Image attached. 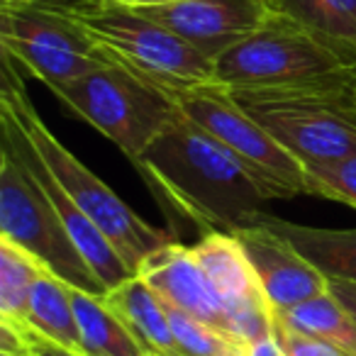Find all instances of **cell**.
I'll list each match as a JSON object with an SVG mask.
<instances>
[{
    "instance_id": "277c9868",
    "label": "cell",
    "mask_w": 356,
    "mask_h": 356,
    "mask_svg": "<svg viewBox=\"0 0 356 356\" xmlns=\"http://www.w3.org/2000/svg\"><path fill=\"white\" fill-rule=\"evenodd\" d=\"M118 64L166 90L210 86L215 61L159 22L113 0H54Z\"/></svg>"
},
{
    "instance_id": "5b68a950",
    "label": "cell",
    "mask_w": 356,
    "mask_h": 356,
    "mask_svg": "<svg viewBox=\"0 0 356 356\" xmlns=\"http://www.w3.org/2000/svg\"><path fill=\"white\" fill-rule=\"evenodd\" d=\"M49 90L76 118L105 134L132 163L178 118V108L166 88L124 69L115 59Z\"/></svg>"
},
{
    "instance_id": "5bb4252c",
    "label": "cell",
    "mask_w": 356,
    "mask_h": 356,
    "mask_svg": "<svg viewBox=\"0 0 356 356\" xmlns=\"http://www.w3.org/2000/svg\"><path fill=\"white\" fill-rule=\"evenodd\" d=\"M257 225L283 237L302 259L312 264L325 278L356 283V229H317L261 215Z\"/></svg>"
},
{
    "instance_id": "44dd1931",
    "label": "cell",
    "mask_w": 356,
    "mask_h": 356,
    "mask_svg": "<svg viewBox=\"0 0 356 356\" xmlns=\"http://www.w3.org/2000/svg\"><path fill=\"white\" fill-rule=\"evenodd\" d=\"M163 307L181 356H249V344L239 337L195 320L168 302Z\"/></svg>"
},
{
    "instance_id": "e0dca14e",
    "label": "cell",
    "mask_w": 356,
    "mask_h": 356,
    "mask_svg": "<svg viewBox=\"0 0 356 356\" xmlns=\"http://www.w3.org/2000/svg\"><path fill=\"white\" fill-rule=\"evenodd\" d=\"M276 6L356 66V0H276Z\"/></svg>"
},
{
    "instance_id": "8fae6325",
    "label": "cell",
    "mask_w": 356,
    "mask_h": 356,
    "mask_svg": "<svg viewBox=\"0 0 356 356\" xmlns=\"http://www.w3.org/2000/svg\"><path fill=\"white\" fill-rule=\"evenodd\" d=\"M0 139H3V147H8L22 163H25V168L32 173V178H35L37 184L42 186V191L49 195L51 205L56 208L59 218L64 220L66 229H69V234L74 237L79 252L83 254V259L88 261V266L93 268L95 276L103 281L108 293L113 291V288L122 286L124 281H129L134 273L124 266V261L120 259V254L115 252L110 239L95 227L93 220H90L88 215L71 200V195L61 188L59 181L51 176L49 168H47L44 161L40 159L37 149L32 147L25 129H22L20 124L15 122V118H13L10 113H6V110H0Z\"/></svg>"
},
{
    "instance_id": "cb8c5ba5",
    "label": "cell",
    "mask_w": 356,
    "mask_h": 356,
    "mask_svg": "<svg viewBox=\"0 0 356 356\" xmlns=\"http://www.w3.org/2000/svg\"><path fill=\"white\" fill-rule=\"evenodd\" d=\"M327 291L334 296V300L356 320V283L339 281V278H327Z\"/></svg>"
},
{
    "instance_id": "7402d4cb",
    "label": "cell",
    "mask_w": 356,
    "mask_h": 356,
    "mask_svg": "<svg viewBox=\"0 0 356 356\" xmlns=\"http://www.w3.org/2000/svg\"><path fill=\"white\" fill-rule=\"evenodd\" d=\"M302 168L307 195L344 203L356 210V154L332 161H307Z\"/></svg>"
},
{
    "instance_id": "484cf974",
    "label": "cell",
    "mask_w": 356,
    "mask_h": 356,
    "mask_svg": "<svg viewBox=\"0 0 356 356\" xmlns=\"http://www.w3.org/2000/svg\"><path fill=\"white\" fill-rule=\"evenodd\" d=\"M249 356H286V354H283V349L278 346V341L273 339V337H268V339L249 344Z\"/></svg>"
},
{
    "instance_id": "3957f363",
    "label": "cell",
    "mask_w": 356,
    "mask_h": 356,
    "mask_svg": "<svg viewBox=\"0 0 356 356\" xmlns=\"http://www.w3.org/2000/svg\"><path fill=\"white\" fill-rule=\"evenodd\" d=\"M227 95L300 163L356 154V76Z\"/></svg>"
},
{
    "instance_id": "2e32d148",
    "label": "cell",
    "mask_w": 356,
    "mask_h": 356,
    "mask_svg": "<svg viewBox=\"0 0 356 356\" xmlns=\"http://www.w3.org/2000/svg\"><path fill=\"white\" fill-rule=\"evenodd\" d=\"M27 327L74 354H83L71 288L56 276H51L49 271L42 273L32 286L30 305H27Z\"/></svg>"
},
{
    "instance_id": "7a4b0ae2",
    "label": "cell",
    "mask_w": 356,
    "mask_h": 356,
    "mask_svg": "<svg viewBox=\"0 0 356 356\" xmlns=\"http://www.w3.org/2000/svg\"><path fill=\"white\" fill-rule=\"evenodd\" d=\"M0 110H6L15 118V122L25 129L32 147L37 149L44 166L51 176L59 181V186L71 195L76 205L95 222V227L110 239L115 252L124 261V266L137 276L139 268L149 261L156 252L176 242L173 232L149 225L132 208L118 198V193L95 176L90 168H86L54 134L49 132L44 122L37 115L25 83L17 76V66L3 56V90H0Z\"/></svg>"
},
{
    "instance_id": "6da1fadb",
    "label": "cell",
    "mask_w": 356,
    "mask_h": 356,
    "mask_svg": "<svg viewBox=\"0 0 356 356\" xmlns=\"http://www.w3.org/2000/svg\"><path fill=\"white\" fill-rule=\"evenodd\" d=\"M163 215L205 234L254 227L266 215V193L229 149L178 118L134 161Z\"/></svg>"
},
{
    "instance_id": "d6986e66",
    "label": "cell",
    "mask_w": 356,
    "mask_h": 356,
    "mask_svg": "<svg viewBox=\"0 0 356 356\" xmlns=\"http://www.w3.org/2000/svg\"><path fill=\"white\" fill-rule=\"evenodd\" d=\"M283 325L305 334L320 337L356 356V320L334 300L330 291L286 312H273Z\"/></svg>"
},
{
    "instance_id": "7c38bea8",
    "label": "cell",
    "mask_w": 356,
    "mask_h": 356,
    "mask_svg": "<svg viewBox=\"0 0 356 356\" xmlns=\"http://www.w3.org/2000/svg\"><path fill=\"white\" fill-rule=\"evenodd\" d=\"M273 312H286L327 293V278L276 232L254 225L234 232Z\"/></svg>"
},
{
    "instance_id": "ffe728a7",
    "label": "cell",
    "mask_w": 356,
    "mask_h": 356,
    "mask_svg": "<svg viewBox=\"0 0 356 356\" xmlns=\"http://www.w3.org/2000/svg\"><path fill=\"white\" fill-rule=\"evenodd\" d=\"M47 268L8 239H0V320L27 327V305L37 278Z\"/></svg>"
},
{
    "instance_id": "ac0fdd59",
    "label": "cell",
    "mask_w": 356,
    "mask_h": 356,
    "mask_svg": "<svg viewBox=\"0 0 356 356\" xmlns=\"http://www.w3.org/2000/svg\"><path fill=\"white\" fill-rule=\"evenodd\" d=\"M83 356H149L129 327L105 305L103 298L71 288Z\"/></svg>"
},
{
    "instance_id": "4fadbf2b",
    "label": "cell",
    "mask_w": 356,
    "mask_h": 356,
    "mask_svg": "<svg viewBox=\"0 0 356 356\" xmlns=\"http://www.w3.org/2000/svg\"><path fill=\"white\" fill-rule=\"evenodd\" d=\"M163 302L184 310L186 315L195 317L200 322L229 332L227 307L222 296L198 259L193 257V249L184 244H168L161 252H156L137 273ZM232 334V332H229Z\"/></svg>"
},
{
    "instance_id": "8992f818",
    "label": "cell",
    "mask_w": 356,
    "mask_h": 356,
    "mask_svg": "<svg viewBox=\"0 0 356 356\" xmlns=\"http://www.w3.org/2000/svg\"><path fill=\"white\" fill-rule=\"evenodd\" d=\"M339 76H356V66L278 13L261 32L215 61L213 86L227 93H247L300 88Z\"/></svg>"
},
{
    "instance_id": "603a6c76",
    "label": "cell",
    "mask_w": 356,
    "mask_h": 356,
    "mask_svg": "<svg viewBox=\"0 0 356 356\" xmlns=\"http://www.w3.org/2000/svg\"><path fill=\"white\" fill-rule=\"evenodd\" d=\"M273 339L278 341V346H281L286 356H351L344 349L334 346L332 341H325L320 337L305 334V332H298L293 327L283 325L276 315H273Z\"/></svg>"
},
{
    "instance_id": "83f0119b",
    "label": "cell",
    "mask_w": 356,
    "mask_h": 356,
    "mask_svg": "<svg viewBox=\"0 0 356 356\" xmlns=\"http://www.w3.org/2000/svg\"><path fill=\"white\" fill-rule=\"evenodd\" d=\"M0 356H35L30 351V346L27 349H20V351H0Z\"/></svg>"
},
{
    "instance_id": "30bf717a",
    "label": "cell",
    "mask_w": 356,
    "mask_h": 356,
    "mask_svg": "<svg viewBox=\"0 0 356 356\" xmlns=\"http://www.w3.org/2000/svg\"><path fill=\"white\" fill-rule=\"evenodd\" d=\"M132 10L171 30L210 61L261 32L278 15L276 0H181Z\"/></svg>"
},
{
    "instance_id": "ba28073f",
    "label": "cell",
    "mask_w": 356,
    "mask_h": 356,
    "mask_svg": "<svg viewBox=\"0 0 356 356\" xmlns=\"http://www.w3.org/2000/svg\"><path fill=\"white\" fill-rule=\"evenodd\" d=\"M3 56L54 88L100 69L110 56L54 0H0Z\"/></svg>"
},
{
    "instance_id": "52a82bcc",
    "label": "cell",
    "mask_w": 356,
    "mask_h": 356,
    "mask_svg": "<svg viewBox=\"0 0 356 356\" xmlns=\"http://www.w3.org/2000/svg\"><path fill=\"white\" fill-rule=\"evenodd\" d=\"M0 239L20 247L74 291L95 298L108 296V288L79 252L49 195L8 147H0Z\"/></svg>"
},
{
    "instance_id": "9a60e30c",
    "label": "cell",
    "mask_w": 356,
    "mask_h": 356,
    "mask_svg": "<svg viewBox=\"0 0 356 356\" xmlns=\"http://www.w3.org/2000/svg\"><path fill=\"white\" fill-rule=\"evenodd\" d=\"M103 300L129 327L149 356H181L161 298L139 276L113 288Z\"/></svg>"
},
{
    "instance_id": "9c48e42d",
    "label": "cell",
    "mask_w": 356,
    "mask_h": 356,
    "mask_svg": "<svg viewBox=\"0 0 356 356\" xmlns=\"http://www.w3.org/2000/svg\"><path fill=\"white\" fill-rule=\"evenodd\" d=\"M168 95L186 120L218 139L242 161L268 200L307 195L302 163L257 120L249 118L222 88L210 83L200 88L168 90Z\"/></svg>"
},
{
    "instance_id": "d4e9b609",
    "label": "cell",
    "mask_w": 356,
    "mask_h": 356,
    "mask_svg": "<svg viewBox=\"0 0 356 356\" xmlns=\"http://www.w3.org/2000/svg\"><path fill=\"white\" fill-rule=\"evenodd\" d=\"M25 339L35 356H83V354H74V351H69V349H64V346L54 344V341L44 339V337H40L37 332H32L30 327H25Z\"/></svg>"
},
{
    "instance_id": "4316f807",
    "label": "cell",
    "mask_w": 356,
    "mask_h": 356,
    "mask_svg": "<svg viewBox=\"0 0 356 356\" xmlns=\"http://www.w3.org/2000/svg\"><path fill=\"white\" fill-rule=\"evenodd\" d=\"M120 6L127 8H154V6H171V3H181V0H113Z\"/></svg>"
}]
</instances>
